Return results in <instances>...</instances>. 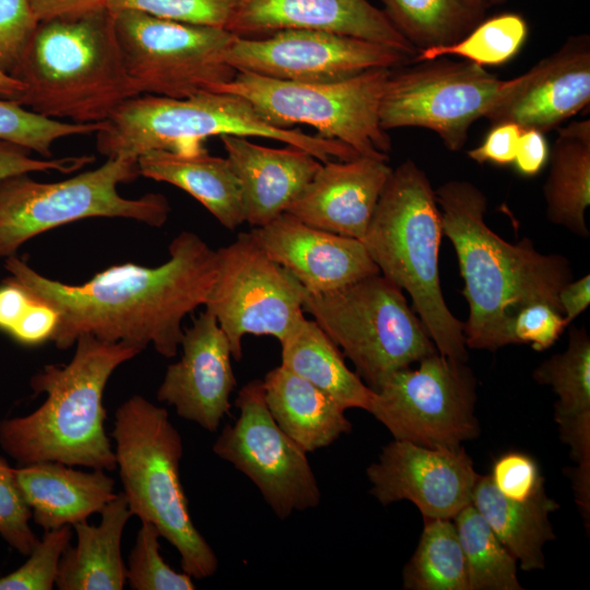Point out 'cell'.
<instances>
[{"instance_id":"cell-1","label":"cell","mask_w":590,"mask_h":590,"mask_svg":"<svg viewBox=\"0 0 590 590\" xmlns=\"http://www.w3.org/2000/svg\"><path fill=\"white\" fill-rule=\"evenodd\" d=\"M168 260L157 267L122 263L83 284L46 278L15 255L5 258L10 279L59 316L50 341L68 350L82 335L153 345L164 357L176 356L185 317L204 305L216 278V250L192 232L169 244Z\"/></svg>"},{"instance_id":"cell-2","label":"cell","mask_w":590,"mask_h":590,"mask_svg":"<svg viewBox=\"0 0 590 590\" xmlns=\"http://www.w3.org/2000/svg\"><path fill=\"white\" fill-rule=\"evenodd\" d=\"M435 196L442 235L456 251L464 284L468 349L496 351L510 344L511 318L526 305L547 303L562 312L557 294L573 280L566 257L542 253L529 238L503 239L485 223L486 196L468 180L446 181Z\"/></svg>"},{"instance_id":"cell-3","label":"cell","mask_w":590,"mask_h":590,"mask_svg":"<svg viewBox=\"0 0 590 590\" xmlns=\"http://www.w3.org/2000/svg\"><path fill=\"white\" fill-rule=\"evenodd\" d=\"M143 350L127 342L82 335L66 365L50 364L30 386L46 393L28 415L0 422V446L20 465L55 461L114 471L115 450L105 430L104 390L114 370Z\"/></svg>"},{"instance_id":"cell-4","label":"cell","mask_w":590,"mask_h":590,"mask_svg":"<svg viewBox=\"0 0 590 590\" xmlns=\"http://www.w3.org/2000/svg\"><path fill=\"white\" fill-rule=\"evenodd\" d=\"M13 76L25 86L16 103L74 123L104 122L139 95L108 8L39 22Z\"/></svg>"},{"instance_id":"cell-5","label":"cell","mask_w":590,"mask_h":590,"mask_svg":"<svg viewBox=\"0 0 590 590\" xmlns=\"http://www.w3.org/2000/svg\"><path fill=\"white\" fill-rule=\"evenodd\" d=\"M441 212L415 162L392 169L363 244L380 273L406 292L439 354L468 361L463 322L448 308L439 275Z\"/></svg>"},{"instance_id":"cell-6","label":"cell","mask_w":590,"mask_h":590,"mask_svg":"<svg viewBox=\"0 0 590 590\" xmlns=\"http://www.w3.org/2000/svg\"><path fill=\"white\" fill-rule=\"evenodd\" d=\"M225 134L279 141L308 152L321 163L359 156L338 140L273 127L245 98L222 92L187 98L151 94L130 97L96 132V149L107 158L139 157L158 150L194 153L204 149L202 141L206 138Z\"/></svg>"},{"instance_id":"cell-7","label":"cell","mask_w":590,"mask_h":590,"mask_svg":"<svg viewBox=\"0 0 590 590\" xmlns=\"http://www.w3.org/2000/svg\"><path fill=\"white\" fill-rule=\"evenodd\" d=\"M111 437L131 514L153 523L177 550L182 571L213 576L219 559L191 519L179 477L182 440L167 410L132 396L116 410Z\"/></svg>"},{"instance_id":"cell-8","label":"cell","mask_w":590,"mask_h":590,"mask_svg":"<svg viewBox=\"0 0 590 590\" xmlns=\"http://www.w3.org/2000/svg\"><path fill=\"white\" fill-rule=\"evenodd\" d=\"M308 312L377 391L393 373L437 353L403 291L381 273L332 292H306Z\"/></svg>"},{"instance_id":"cell-9","label":"cell","mask_w":590,"mask_h":590,"mask_svg":"<svg viewBox=\"0 0 590 590\" xmlns=\"http://www.w3.org/2000/svg\"><path fill=\"white\" fill-rule=\"evenodd\" d=\"M139 176L138 157L117 156L61 181L42 182L28 174L0 180V259L39 234L83 219L122 217L163 226L170 212L165 196L129 199L118 192L120 184Z\"/></svg>"},{"instance_id":"cell-10","label":"cell","mask_w":590,"mask_h":590,"mask_svg":"<svg viewBox=\"0 0 590 590\" xmlns=\"http://www.w3.org/2000/svg\"><path fill=\"white\" fill-rule=\"evenodd\" d=\"M392 70L371 69L331 83H299L239 71L212 92L245 98L273 127L308 125L361 156L388 161L391 140L380 125L379 109Z\"/></svg>"},{"instance_id":"cell-11","label":"cell","mask_w":590,"mask_h":590,"mask_svg":"<svg viewBox=\"0 0 590 590\" xmlns=\"http://www.w3.org/2000/svg\"><path fill=\"white\" fill-rule=\"evenodd\" d=\"M117 40L135 92L187 98L229 82L225 61L236 38L226 28L161 19L142 11H111Z\"/></svg>"},{"instance_id":"cell-12","label":"cell","mask_w":590,"mask_h":590,"mask_svg":"<svg viewBox=\"0 0 590 590\" xmlns=\"http://www.w3.org/2000/svg\"><path fill=\"white\" fill-rule=\"evenodd\" d=\"M467 362L438 352L403 368L375 391L368 413L393 436L430 448L457 449L476 438V379Z\"/></svg>"},{"instance_id":"cell-13","label":"cell","mask_w":590,"mask_h":590,"mask_svg":"<svg viewBox=\"0 0 590 590\" xmlns=\"http://www.w3.org/2000/svg\"><path fill=\"white\" fill-rule=\"evenodd\" d=\"M392 70L381 98L380 125L434 131L450 151L465 143L470 126L497 105L521 81L503 80L484 67L464 61H425Z\"/></svg>"},{"instance_id":"cell-14","label":"cell","mask_w":590,"mask_h":590,"mask_svg":"<svg viewBox=\"0 0 590 590\" xmlns=\"http://www.w3.org/2000/svg\"><path fill=\"white\" fill-rule=\"evenodd\" d=\"M306 290L249 233L216 250V278L204 304L227 337L235 361L247 334L282 341L305 317Z\"/></svg>"},{"instance_id":"cell-15","label":"cell","mask_w":590,"mask_h":590,"mask_svg":"<svg viewBox=\"0 0 590 590\" xmlns=\"http://www.w3.org/2000/svg\"><path fill=\"white\" fill-rule=\"evenodd\" d=\"M235 405L239 416L222 429L214 453L244 473L279 518L317 507L321 493L307 452L275 423L263 381L247 382Z\"/></svg>"},{"instance_id":"cell-16","label":"cell","mask_w":590,"mask_h":590,"mask_svg":"<svg viewBox=\"0 0 590 590\" xmlns=\"http://www.w3.org/2000/svg\"><path fill=\"white\" fill-rule=\"evenodd\" d=\"M413 57L370 40L306 30H287L266 37H239L225 61L237 72L299 83L343 81L378 68L400 67Z\"/></svg>"},{"instance_id":"cell-17","label":"cell","mask_w":590,"mask_h":590,"mask_svg":"<svg viewBox=\"0 0 590 590\" xmlns=\"http://www.w3.org/2000/svg\"><path fill=\"white\" fill-rule=\"evenodd\" d=\"M370 494L382 505L413 503L424 519H453L472 503L480 477L463 447L430 448L393 439L366 470Z\"/></svg>"},{"instance_id":"cell-18","label":"cell","mask_w":590,"mask_h":590,"mask_svg":"<svg viewBox=\"0 0 590 590\" xmlns=\"http://www.w3.org/2000/svg\"><path fill=\"white\" fill-rule=\"evenodd\" d=\"M181 358L167 367L156 397L187 421L215 432L231 409L237 381L231 344L215 317L202 311L184 330Z\"/></svg>"},{"instance_id":"cell-19","label":"cell","mask_w":590,"mask_h":590,"mask_svg":"<svg viewBox=\"0 0 590 590\" xmlns=\"http://www.w3.org/2000/svg\"><path fill=\"white\" fill-rule=\"evenodd\" d=\"M250 234L311 294L335 291L380 271L362 240L309 226L283 213Z\"/></svg>"},{"instance_id":"cell-20","label":"cell","mask_w":590,"mask_h":590,"mask_svg":"<svg viewBox=\"0 0 590 590\" xmlns=\"http://www.w3.org/2000/svg\"><path fill=\"white\" fill-rule=\"evenodd\" d=\"M519 84L484 118L543 133L578 114L590 102V42L569 38L555 54L521 74Z\"/></svg>"},{"instance_id":"cell-21","label":"cell","mask_w":590,"mask_h":590,"mask_svg":"<svg viewBox=\"0 0 590 590\" xmlns=\"http://www.w3.org/2000/svg\"><path fill=\"white\" fill-rule=\"evenodd\" d=\"M226 30L239 37L320 31L384 44L412 57L417 52L387 14L367 0H239Z\"/></svg>"},{"instance_id":"cell-22","label":"cell","mask_w":590,"mask_h":590,"mask_svg":"<svg viewBox=\"0 0 590 590\" xmlns=\"http://www.w3.org/2000/svg\"><path fill=\"white\" fill-rule=\"evenodd\" d=\"M391 172L381 158L328 161L285 213L309 226L363 240Z\"/></svg>"},{"instance_id":"cell-23","label":"cell","mask_w":590,"mask_h":590,"mask_svg":"<svg viewBox=\"0 0 590 590\" xmlns=\"http://www.w3.org/2000/svg\"><path fill=\"white\" fill-rule=\"evenodd\" d=\"M220 139L240 185L245 222L252 227L285 213L322 164L292 145L263 146L233 134Z\"/></svg>"},{"instance_id":"cell-24","label":"cell","mask_w":590,"mask_h":590,"mask_svg":"<svg viewBox=\"0 0 590 590\" xmlns=\"http://www.w3.org/2000/svg\"><path fill=\"white\" fill-rule=\"evenodd\" d=\"M557 396L554 417L563 442L576 463L569 476L575 497H590V338L586 328L571 327L568 345L543 361L532 374Z\"/></svg>"},{"instance_id":"cell-25","label":"cell","mask_w":590,"mask_h":590,"mask_svg":"<svg viewBox=\"0 0 590 590\" xmlns=\"http://www.w3.org/2000/svg\"><path fill=\"white\" fill-rule=\"evenodd\" d=\"M14 475L34 522L45 531L86 520L116 495L115 481L104 470L84 472L45 461L21 465Z\"/></svg>"},{"instance_id":"cell-26","label":"cell","mask_w":590,"mask_h":590,"mask_svg":"<svg viewBox=\"0 0 590 590\" xmlns=\"http://www.w3.org/2000/svg\"><path fill=\"white\" fill-rule=\"evenodd\" d=\"M140 176L178 187L217 221L235 229L245 222L241 190L227 157L202 149L194 153L158 150L138 157Z\"/></svg>"},{"instance_id":"cell-27","label":"cell","mask_w":590,"mask_h":590,"mask_svg":"<svg viewBox=\"0 0 590 590\" xmlns=\"http://www.w3.org/2000/svg\"><path fill=\"white\" fill-rule=\"evenodd\" d=\"M102 520L91 526L74 523L78 543L61 555L56 586L60 590H121L127 566L121 556V536L132 516L125 494L118 493L99 512Z\"/></svg>"},{"instance_id":"cell-28","label":"cell","mask_w":590,"mask_h":590,"mask_svg":"<svg viewBox=\"0 0 590 590\" xmlns=\"http://www.w3.org/2000/svg\"><path fill=\"white\" fill-rule=\"evenodd\" d=\"M262 381L275 423L306 452L328 447L351 432L343 406L282 365L269 370Z\"/></svg>"},{"instance_id":"cell-29","label":"cell","mask_w":590,"mask_h":590,"mask_svg":"<svg viewBox=\"0 0 590 590\" xmlns=\"http://www.w3.org/2000/svg\"><path fill=\"white\" fill-rule=\"evenodd\" d=\"M471 504L519 562L522 570L544 569V545L555 539L548 514L559 508L545 488L527 500L518 502L502 495L488 475H480Z\"/></svg>"},{"instance_id":"cell-30","label":"cell","mask_w":590,"mask_h":590,"mask_svg":"<svg viewBox=\"0 0 590 590\" xmlns=\"http://www.w3.org/2000/svg\"><path fill=\"white\" fill-rule=\"evenodd\" d=\"M547 162L543 186L547 220L578 237H589L586 210L590 204V120L573 121L558 129Z\"/></svg>"},{"instance_id":"cell-31","label":"cell","mask_w":590,"mask_h":590,"mask_svg":"<svg viewBox=\"0 0 590 590\" xmlns=\"http://www.w3.org/2000/svg\"><path fill=\"white\" fill-rule=\"evenodd\" d=\"M280 343L283 367L326 392L345 410L368 411L375 391L347 367L343 353L314 319L302 318Z\"/></svg>"},{"instance_id":"cell-32","label":"cell","mask_w":590,"mask_h":590,"mask_svg":"<svg viewBox=\"0 0 590 590\" xmlns=\"http://www.w3.org/2000/svg\"><path fill=\"white\" fill-rule=\"evenodd\" d=\"M398 31L418 51L449 45L471 32L491 0H379Z\"/></svg>"},{"instance_id":"cell-33","label":"cell","mask_w":590,"mask_h":590,"mask_svg":"<svg viewBox=\"0 0 590 590\" xmlns=\"http://www.w3.org/2000/svg\"><path fill=\"white\" fill-rule=\"evenodd\" d=\"M406 590H469L465 557L452 519H424L418 544L403 568Z\"/></svg>"},{"instance_id":"cell-34","label":"cell","mask_w":590,"mask_h":590,"mask_svg":"<svg viewBox=\"0 0 590 590\" xmlns=\"http://www.w3.org/2000/svg\"><path fill=\"white\" fill-rule=\"evenodd\" d=\"M465 557L469 590H521L517 559L472 505L452 519Z\"/></svg>"},{"instance_id":"cell-35","label":"cell","mask_w":590,"mask_h":590,"mask_svg":"<svg viewBox=\"0 0 590 590\" xmlns=\"http://www.w3.org/2000/svg\"><path fill=\"white\" fill-rule=\"evenodd\" d=\"M528 35V25L516 13H504L482 21L464 37L449 45L421 49L414 62L458 56L479 66H499L514 58Z\"/></svg>"},{"instance_id":"cell-36","label":"cell","mask_w":590,"mask_h":590,"mask_svg":"<svg viewBox=\"0 0 590 590\" xmlns=\"http://www.w3.org/2000/svg\"><path fill=\"white\" fill-rule=\"evenodd\" d=\"M101 123H74L45 117L15 101L0 98V140L52 157L56 141L80 134L96 133Z\"/></svg>"},{"instance_id":"cell-37","label":"cell","mask_w":590,"mask_h":590,"mask_svg":"<svg viewBox=\"0 0 590 590\" xmlns=\"http://www.w3.org/2000/svg\"><path fill=\"white\" fill-rule=\"evenodd\" d=\"M141 522L128 560L127 581L130 588L133 590L196 589L190 575L174 570L161 556L158 529L151 522Z\"/></svg>"},{"instance_id":"cell-38","label":"cell","mask_w":590,"mask_h":590,"mask_svg":"<svg viewBox=\"0 0 590 590\" xmlns=\"http://www.w3.org/2000/svg\"><path fill=\"white\" fill-rule=\"evenodd\" d=\"M71 536L70 524L45 531L30 558L16 570L0 577V590H51L61 555L70 545Z\"/></svg>"},{"instance_id":"cell-39","label":"cell","mask_w":590,"mask_h":590,"mask_svg":"<svg viewBox=\"0 0 590 590\" xmlns=\"http://www.w3.org/2000/svg\"><path fill=\"white\" fill-rule=\"evenodd\" d=\"M239 0H108L110 11L132 9L176 22L226 28Z\"/></svg>"},{"instance_id":"cell-40","label":"cell","mask_w":590,"mask_h":590,"mask_svg":"<svg viewBox=\"0 0 590 590\" xmlns=\"http://www.w3.org/2000/svg\"><path fill=\"white\" fill-rule=\"evenodd\" d=\"M32 511L17 486L14 468L0 457V536L22 555H30L37 538L30 526Z\"/></svg>"},{"instance_id":"cell-41","label":"cell","mask_w":590,"mask_h":590,"mask_svg":"<svg viewBox=\"0 0 590 590\" xmlns=\"http://www.w3.org/2000/svg\"><path fill=\"white\" fill-rule=\"evenodd\" d=\"M568 324L564 315L547 303H532L512 316L509 327L510 344H530L535 351L550 349Z\"/></svg>"},{"instance_id":"cell-42","label":"cell","mask_w":590,"mask_h":590,"mask_svg":"<svg viewBox=\"0 0 590 590\" xmlns=\"http://www.w3.org/2000/svg\"><path fill=\"white\" fill-rule=\"evenodd\" d=\"M38 23L27 0H0V68L12 76Z\"/></svg>"},{"instance_id":"cell-43","label":"cell","mask_w":590,"mask_h":590,"mask_svg":"<svg viewBox=\"0 0 590 590\" xmlns=\"http://www.w3.org/2000/svg\"><path fill=\"white\" fill-rule=\"evenodd\" d=\"M488 476L496 489L512 500H527L544 488V480L536 461L519 451L498 457Z\"/></svg>"},{"instance_id":"cell-44","label":"cell","mask_w":590,"mask_h":590,"mask_svg":"<svg viewBox=\"0 0 590 590\" xmlns=\"http://www.w3.org/2000/svg\"><path fill=\"white\" fill-rule=\"evenodd\" d=\"M94 161L93 155L36 158L27 149L0 140V180L9 176L34 172L56 170L68 174L80 170Z\"/></svg>"},{"instance_id":"cell-45","label":"cell","mask_w":590,"mask_h":590,"mask_svg":"<svg viewBox=\"0 0 590 590\" xmlns=\"http://www.w3.org/2000/svg\"><path fill=\"white\" fill-rule=\"evenodd\" d=\"M521 132L522 129L511 122L494 125L484 141L467 154L479 164L511 165Z\"/></svg>"},{"instance_id":"cell-46","label":"cell","mask_w":590,"mask_h":590,"mask_svg":"<svg viewBox=\"0 0 590 590\" xmlns=\"http://www.w3.org/2000/svg\"><path fill=\"white\" fill-rule=\"evenodd\" d=\"M58 321V312L51 306L34 298L9 335L22 344H40L51 339Z\"/></svg>"},{"instance_id":"cell-47","label":"cell","mask_w":590,"mask_h":590,"mask_svg":"<svg viewBox=\"0 0 590 590\" xmlns=\"http://www.w3.org/2000/svg\"><path fill=\"white\" fill-rule=\"evenodd\" d=\"M550 149L544 133L536 129L522 130L517 145L514 166L526 177L538 175L547 163Z\"/></svg>"},{"instance_id":"cell-48","label":"cell","mask_w":590,"mask_h":590,"mask_svg":"<svg viewBox=\"0 0 590 590\" xmlns=\"http://www.w3.org/2000/svg\"><path fill=\"white\" fill-rule=\"evenodd\" d=\"M33 302L25 288L8 278L0 285V330L9 334Z\"/></svg>"},{"instance_id":"cell-49","label":"cell","mask_w":590,"mask_h":590,"mask_svg":"<svg viewBox=\"0 0 590 590\" xmlns=\"http://www.w3.org/2000/svg\"><path fill=\"white\" fill-rule=\"evenodd\" d=\"M38 22L107 8L108 0H27Z\"/></svg>"},{"instance_id":"cell-50","label":"cell","mask_w":590,"mask_h":590,"mask_svg":"<svg viewBox=\"0 0 590 590\" xmlns=\"http://www.w3.org/2000/svg\"><path fill=\"white\" fill-rule=\"evenodd\" d=\"M557 299L565 321L569 324L590 304V275L586 274L578 280L567 282L559 290Z\"/></svg>"},{"instance_id":"cell-51","label":"cell","mask_w":590,"mask_h":590,"mask_svg":"<svg viewBox=\"0 0 590 590\" xmlns=\"http://www.w3.org/2000/svg\"><path fill=\"white\" fill-rule=\"evenodd\" d=\"M24 84L0 68V98L16 101L24 92Z\"/></svg>"},{"instance_id":"cell-52","label":"cell","mask_w":590,"mask_h":590,"mask_svg":"<svg viewBox=\"0 0 590 590\" xmlns=\"http://www.w3.org/2000/svg\"><path fill=\"white\" fill-rule=\"evenodd\" d=\"M505 0H491L492 4H498L500 2H504Z\"/></svg>"}]
</instances>
